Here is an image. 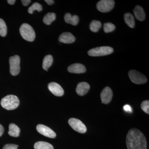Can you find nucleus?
Segmentation results:
<instances>
[{"mask_svg":"<svg viewBox=\"0 0 149 149\" xmlns=\"http://www.w3.org/2000/svg\"><path fill=\"white\" fill-rule=\"evenodd\" d=\"M142 109L146 113H149V101L145 100L141 104Z\"/></svg>","mask_w":149,"mask_h":149,"instance_id":"26","label":"nucleus"},{"mask_svg":"<svg viewBox=\"0 0 149 149\" xmlns=\"http://www.w3.org/2000/svg\"><path fill=\"white\" fill-rule=\"evenodd\" d=\"M45 2H46L49 5H52L54 3V1L53 0H45Z\"/></svg>","mask_w":149,"mask_h":149,"instance_id":"31","label":"nucleus"},{"mask_svg":"<svg viewBox=\"0 0 149 149\" xmlns=\"http://www.w3.org/2000/svg\"><path fill=\"white\" fill-rule=\"evenodd\" d=\"M1 104L3 108L10 110L15 109L18 107L19 101L17 96L8 95L2 99Z\"/></svg>","mask_w":149,"mask_h":149,"instance_id":"2","label":"nucleus"},{"mask_svg":"<svg viewBox=\"0 0 149 149\" xmlns=\"http://www.w3.org/2000/svg\"><path fill=\"white\" fill-rule=\"evenodd\" d=\"M128 149H147L146 139L143 133L137 128L128 131L126 139Z\"/></svg>","mask_w":149,"mask_h":149,"instance_id":"1","label":"nucleus"},{"mask_svg":"<svg viewBox=\"0 0 149 149\" xmlns=\"http://www.w3.org/2000/svg\"><path fill=\"white\" fill-rule=\"evenodd\" d=\"M7 2L9 4L12 5H13L15 3V0H8V1H7Z\"/></svg>","mask_w":149,"mask_h":149,"instance_id":"32","label":"nucleus"},{"mask_svg":"<svg viewBox=\"0 0 149 149\" xmlns=\"http://www.w3.org/2000/svg\"><path fill=\"white\" fill-rule=\"evenodd\" d=\"M102 103L108 104L111 101L113 97V92L109 87H105L102 91L100 95Z\"/></svg>","mask_w":149,"mask_h":149,"instance_id":"10","label":"nucleus"},{"mask_svg":"<svg viewBox=\"0 0 149 149\" xmlns=\"http://www.w3.org/2000/svg\"><path fill=\"white\" fill-rule=\"evenodd\" d=\"M18 146L13 144H6L4 146L3 149H17Z\"/></svg>","mask_w":149,"mask_h":149,"instance_id":"27","label":"nucleus"},{"mask_svg":"<svg viewBox=\"0 0 149 149\" xmlns=\"http://www.w3.org/2000/svg\"><path fill=\"white\" fill-rule=\"evenodd\" d=\"M114 5L113 0H102L97 3V8L101 12H108L113 8Z\"/></svg>","mask_w":149,"mask_h":149,"instance_id":"7","label":"nucleus"},{"mask_svg":"<svg viewBox=\"0 0 149 149\" xmlns=\"http://www.w3.org/2000/svg\"><path fill=\"white\" fill-rule=\"evenodd\" d=\"M35 10H37L39 12L41 11L42 10V6L39 3H35L28 9V12L29 14H32L33 12Z\"/></svg>","mask_w":149,"mask_h":149,"instance_id":"24","label":"nucleus"},{"mask_svg":"<svg viewBox=\"0 0 149 149\" xmlns=\"http://www.w3.org/2000/svg\"><path fill=\"white\" fill-rule=\"evenodd\" d=\"M113 52V49L111 47L103 46L91 49L88 51V54L91 56H101L110 54Z\"/></svg>","mask_w":149,"mask_h":149,"instance_id":"4","label":"nucleus"},{"mask_svg":"<svg viewBox=\"0 0 149 149\" xmlns=\"http://www.w3.org/2000/svg\"><path fill=\"white\" fill-rule=\"evenodd\" d=\"M102 26V23L100 21L94 20L91 22L90 25V29L92 32H97Z\"/></svg>","mask_w":149,"mask_h":149,"instance_id":"22","label":"nucleus"},{"mask_svg":"<svg viewBox=\"0 0 149 149\" xmlns=\"http://www.w3.org/2000/svg\"><path fill=\"white\" fill-rule=\"evenodd\" d=\"M48 88L54 95L61 97L64 94L63 89L58 84L52 82L48 85Z\"/></svg>","mask_w":149,"mask_h":149,"instance_id":"11","label":"nucleus"},{"mask_svg":"<svg viewBox=\"0 0 149 149\" xmlns=\"http://www.w3.org/2000/svg\"><path fill=\"white\" fill-rule=\"evenodd\" d=\"M128 76L130 80L135 84H143L146 83L147 78L143 74L136 71V70H131L128 72Z\"/></svg>","mask_w":149,"mask_h":149,"instance_id":"5","label":"nucleus"},{"mask_svg":"<svg viewBox=\"0 0 149 149\" xmlns=\"http://www.w3.org/2000/svg\"><path fill=\"white\" fill-rule=\"evenodd\" d=\"M75 40V37L70 32L63 33L58 38L60 42L64 44H71L74 42Z\"/></svg>","mask_w":149,"mask_h":149,"instance_id":"13","label":"nucleus"},{"mask_svg":"<svg viewBox=\"0 0 149 149\" xmlns=\"http://www.w3.org/2000/svg\"><path fill=\"white\" fill-rule=\"evenodd\" d=\"M123 109L124 110L127 112L131 113L132 112V109L131 107L128 104L125 105L123 107Z\"/></svg>","mask_w":149,"mask_h":149,"instance_id":"28","label":"nucleus"},{"mask_svg":"<svg viewBox=\"0 0 149 149\" xmlns=\"http://www.w3.org/2000/svg\"><path fill=\"white\" fill-rule=\"evenodd\" d=\"M124 20L125 23L131 28L135 27V22L134 16L132 14L128 13L125 14L124 15Z\"/></svg>","mask_w":149,"mask_h":149,"instance_id":"18","label":"nucleus"},{"mask_svg":"<svg viewBox=\"0 0 149 149\" xmlns=\"http://www.w3.org/2000/svg\"><path fill=\"white\" fill-rule=\"evenodd\" d=\"M20 130L18 126L14 123H10L9 125V135L11 136L17 137L19 136Z\"/></svg>","mask_w":149,"mask_h":149,"instance_id":"17","label":"nucleus"},{"mask_svg":"<svg viewBox=\"0 0 149 149\" xmlns=\"http://www.w3.org/2000/svg\"><path fill=\"white\" fill-rule=\"evenodd\" d=\"M133 13L136 19L139 21H143L146 18V13L143 9L141 6L137 5L133 10Z\"/></svg>","mask_w":149,"mask_h":149,"instance_id":"15","label":"nucleus"},{"mask_svg":"<svg viewBox=\"0 0 149 149\" xmlns=\"http://www.w3.org/2000/svg\"><path fill=\"white\" fill-rule=\"evenodd\" d=\"M104 30L106 33H109L114 31L115 26L111 22H107L104 24Z\"/></svg>","mask_w":149,"mask_h":149,"instance_id":"25","label":"nucleus"},{"mask_svg":"<svg viewBox=\"0 0 149 149\" xmlns=\"http://www.w3.org/2000/svg\"><path fill=\"white\" fill-rule=\"evenodd\" d=\"M68 70L70 73H83L86 72L85 67L80 63H74L71 65L68 68Z\"/></svg>","mask_w":149,"mask_h":149,"instance_id":"12","label":"nucleus"},{"mask_svg":"<svg viewBox=\"0 0 149 149\" xmlns=\"http://www.w3.org/2000/svg\"><path fill=\"white\" fill-rule=\"evenodd\" d=\"M56 15L54 13H49L45 15L43 18L44 23L47 25H50L55 20Z\"/></svg>","mask_w":149,"mask_h":149,"instance_id":"21","label":"nucleus"},{"mask_svg":"<svg viewBox=\"0 0 149 149\" xmlns=\"http://www.w3.org/2000/svg\"><path fill=\"white\" fill-rule=\"evenodd\" d=\"M68 123L71 128L78 133H84L87 131V128L81 120L75 118H70Z\"/></svg>","mask_w":149,"mask_h":149,"instance_id":"8","label":"nucleus"},{"mask_svg":"<svg viewBox=\"0 0 149 149\" xmlns=\"http://www.w3.org/2000/svg\"><path fill=\"white\" fill-rule=\"evenodd\" d=\"M90 86L86 82H81L77 84L76 89V93L80 96H84L90 90Z\"/></svg>","mask_w":149,"mask_h":149,"instance_id":"14","label":"nucleus"},{"mask_svg":"<svg viewBox=\"0 0 149 149\" xmlns=\"http://www.w3.org/2000/svg\"><path fill=\"white\" fill-rule=\"evenodd\" d=\"M35 149H54V147L47 142L39 141L35 143L34 145Z\"/></svg>","mask_w":149,"mask_h":149,"instance_id":"20","label":"nucleus"},{"mask_svg":"<svg viewBox=\"0 0 149 149\" xmlns=\"http://www.w3.org/2000/svg\"><path fill=\"white\" fill-rule=\"evenodd\" d=\"M4 132V128L0 124V137H1Z\"/></svg>","mask_w":149,"mask_h":149,"instance_id":"30","label":"nucleus"},{"mask_svg":"<svg viewBox=\"0 0 149 149\" xmlns=\"http://www.w3.org/2000/svg\"><path fill=\"white\" fill-rule=\"evenodd\" d=\"M53 62V58L51 55L46 56L43 60L42 67L43 69L48 71Z\"/></svg>","mask_w":149,"mask_h":149,"instance_id":"19","label":"nucleus"},{"mask_svg":"<svg viewBox=\"0 0 149 149\" xmlns=\"http://www.w3.org/2000/svg\"><path fill=\"white\" fill-rule=\"evenodd\" d=\"M37 130L40 134L48 138L54 139L56 137V133L53 130L47 126L42 124L37 125Z\"/></svg>","mask_w":149,"mask_h":149,"instance_id":"9","label":"nucleus"},{"mask_svg":"<svg viewBox=\"0 0 149 149\" xmlns=\"http://www.w3.org/2000/svg\"><path fill=\"white\" fill-rule=\"evenodd\" d=\"M22 4L24 6H27L29 5V3L31 2V1L30 0H22L21 1Z\"/></svg>","mask_w":149,"mask_h":149,"instance_id":"29","label":"nucleus"},{"mask_svg":"<svg viewBox=\"0 0 149 149\" xmlns=\"http://www.w3.org/2000/svg\"><path fill=\"white\" fill-rule=\"evenodd\" d=\"M64 19L67 23L71 24L72 25H77L79 21V17L77 15L72 16L69 13L65 14L64 16Z\"/></svg>","mask_w":149,"mask_h":149,"instance_id":"16","label":"nucleus"},{"mask_svg":"<svg viewBox=\"0 0 149 149\" xmlns=\"http://www.w3.org/2000/svg\"><path fill=\"white\" fill-rule=\"evenodd\" d=\"M20 59L19 56L15 55L10 58V74L13 76L17 75L20 72Z\"/></svg>","mask_w":149,"mask_h":149,"instance_id":"6","label":"nucleus"},{"mask_svg":"<svg viewBox=\"0 0 149 149\" xmlns=\"http://www.w3.org/2000/svg\"><path fill=\"white\" fill-rule=\"evenodd\" d=\"M19 32L22 38L29 42H33L35 38V33L32 26L27 23H24L19 29Z\"/></svg>","mask_w":149,"mask_h":149,"instance_id":"3","label":"nucleus"},{"mask_svg":"<svg viewBox=\"0 0 149 149\" xmlns=\"http://www.w3.org/2000/svg\"><path fill=\"white\" fill-rule=\"evenodd\" d=\"M7 32V28L5 22L2 19L0 18V35L1 37H5Z\"/></svg>","mask_w":149,"mask_h":149,"instance_id":"23","label":"nucleus"}]
</instances>
